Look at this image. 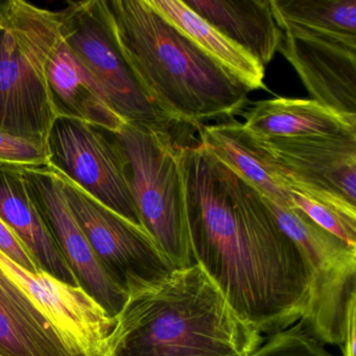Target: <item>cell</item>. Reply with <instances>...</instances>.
<instances>
[{
	"label": "cell",
	"instance_id": "obj_13",
	"mask_svg": "<svg viewBox=\"0 0 356 356\" xmlns=\"http://www.w3.org/2000/svg\"><path fill=\"white\" fill-rule=\"evenodd\" d=\"M280 51L312 101L356 120V47L283 33Z\"/></svg>",
	"mask_w": 356,
	"mask_h": 356
},
{
	"label": "cell",
	"instance_id": "obj_2",
	"mask_svg": "<svg viewBox=\"0 0 356 356\" xmlns=\"http://www.w3.org/2000/svg\"><path fill=\"white\" fill-rule=\"evenodd\" d=\"M120 53L152 105L195 130L241 113L250 89L164 19L147 0L106 1Z\"/></svg>",
	"mask_w": 356,
	"mask_h": 356
},
{
	"label": "cell",
	"instance_id": "obj_14",
	"mask_svg": "<svg viewBox=\"0 0 356 356\" xmlns=\"http://www.w3.org/2000/svg\"><path fill=\"white\" fill-rule=\"evenodd\" d=\"M0 220L22 241L39 270L80 286L49 232L22 168L0 166Z\"/></svg>",
	"mask_w": 356,
	"mask_h": 356
},
{
	"label": "cell",
	"instance_id": "obj_10",
	"mask_svg": "<svg viewBox=\"0 0 356 356\" xmlns=\"http://www.w3.org/2000/svg\"><path fill=\"white\" fill-rule=\"evenodd\" d=\"M57 172L72 213L99 264L128 295L175 270L143 228L124 220Z\"/></svg>",
	"mask_w": 356,
	"mask_h": 356
},
{
	"label": "cell",
	"instance_id": "obj_5",
	"mask_svg": "<svg viewBox=\"0 0 356 356\" xmlns=\"http://www.w3.org/2000/svg\"><path fill=\"white\" fill-rule=\"evenodd\" d=\"M60 26L58 12L12 0L0 29V131L47 145L58 120L47 67Z\"/></svg>",
	"mask_w": 356,
	"mask_h": 356
},
{
	"label": "cell",
	"instance_id": "obj_21",
	"mask_svg": "<svg viewBox=\"0 0 356 356\" xmlns=\"http://www.w3.org/2000/svg\"><path fill=\"white\" fill-rule=\"evenodd\" d=\"M289 193L293 207L303 212L321 228L332 233L351 247L356 248V216L316 201L297 191H289Z\"/></svg>",
	"mask_w": 356,
	"mask_h": 356
},
{
	"label": "cell",
	"instance_id": "obj_11",
	"mask_svg": "<svg viewBox=\"0 0 356 356\" xmlns=\"http://www.w3.org/2000/svg\"><path fill=\"white\" fill-rule=\"evenodd\" d=\"M24 172L49 232L81 289L115 318L128 301V293L99 264L72 213L57 170L47 165Z\"/></svg>",
	"mask_w": 356,
	"mask_h": 356
},
{
	"label": "cell",
	"instance_id": "obj_23",
	"mask_svg": "<svg viewBox=\"0 0 356 356\" xmlns=\"http://www.w3.org/2000/svg\"><path fill=\"white\" fill-rule=\"evenodd\" d=\"M51 165L47 143L0 131V166L15 168Z\"/></svg>",
	"mask_w": 356,
	"mask_h": 356
},
{
	"label": "cell",
	"instance_id": "obj_17",
	"mask_svg": "<svg viewBox=\"0 0 356 356\" xmlns=\"http://www.w3.org/2000/svg\"><path fill=\"white\" fill-rule=\"evenodd\" d=\"M199 140L220 161L234 170L264 199L291 207V197L276 164L234 118L197 129Z\"/></svg>",
	"mask_w": 356,
	"mask_h": 356
},
{
	"label": "cell",
	"instance_id": "obj_24",
	"mask_svg": "<svg viewBox=\"0 0 356 356\" xmlns=\"http://www.w3.org/2000/svg\"><path fill=\"white\" fill-rule=\"evenodd\" d=\"M0 250L30 272H42L39 270L36 262L34 261L26 247L22 245V241L1 220H0Z\"/></svg>",
	"mask_w": 356,
	"mask_h": 356
},
{
	"label": "cell",
	"instance_id": "obj_1",
	"mask_svg": "<svg viewBox=\"0 0 356 356\" xmlns=\"http://www.w3.org/2000/svg\"><path fill=\"white\" fill-rule=\"evenodd\" d=\"M181 149L183 205L195 264L259 332L302 320L309 270L261 195L195 137Z\"/></svg>",
	"mask_w": 356,
	"mask_h": 356
},
{
	"label": "cell",
	"instance_id": "obj_22",
	"mask_svg": "<svg viewBox=\"0 0 356 356\" xmlns=\"http://www.w3.org/2000/svg\"><path fill=\"white\" fill-rule=\"evenodd\" d=\"M249 356H331L324 345L300 321L285 330L270 334Z\"/></svg>",
	"mask_w": 356,
	"mask_h": 356
},
{
	"label": "cell",
	"instance_id": "obj_9",
	"mask_svg": "<svg viewBox=\"0 0 356 356\" xmlns=\"http://www.w3.org/2000/svg\"><path fill=\"white\" fill-rule=\"evenodd\" d=\"M47 147L51 166L99 203L143 228L126 156L114 137L111 140L103 129L87 122L59 118L51 129Z\"/></svg>",
	"mask_w": 356,
	"mask_h": 356
},
{
	"label": "cell",
	"instance_id": "obj_8",
	"mask_svg": "<svg viewBox=\"0 0 356 356\" xmlns=\"http://www.w3.org/2000/svg\"><path fill=\"white\" fill-rule=\"evenodd\" d=\"M61 17V37L76 59L104 89L126 122L166 124L129 70L116 42L106 0L70 3Z\"/></svg>",
	"mask_w": 356,
	"mask_h": 356
},
{
	"label": "cell",
	"instance_id": "obj_26",
	"mask_svg": "<svg viewBox=\"0 0 356 356\" xmlns=\"http://www.w3.org/2000/svg\"><path fill=\"white\" fill-rule=\"evenodd\" d=\"M11 5L12 0H7V1H1V0H0V29H1L3 22H5L6 17H7V14L8 12H9Z\"/></svg>",
	"mask_w": 356,
	"mask_h": 356
},
{
	"label": "cell",
	"instance_id": "obj_6",
	"mask_svg": "<svg viewBox=\"0 0 356 356\" xmlns=\"http://www.w3.org/2000/svg\"><path fill=\"white\" fill-rule=\"evenodd\" d=\"M174 124L126 122L112 135L126 156L143 228L174 268H184L195 262L183 205V143L170 131Z\"/></svg>",
	"mask_w": 356,
	"mask_h": 356
},
{
	"label": "cell",
	"instance_id": "obj_12",
	"mask_svg": "<svg viewBox=\"0 0 356 356\" xmlns=\"http://www.w3.org/2000/svg\"><path fill=\"white\" fill-rule=\"evenodd\" d=\"M253 138L276 164L287 191L310 197L337 195L356 206V137Z\"/></svg>",
	"mask_w": 356,
	"mask_h": 356
},
{
	"label": "cell",
	"instance_id": "obj_19",
	"mask_svg": "<svg viewBox=\"0 0 356 356\" xmlns=\"http://www.w3.org/2000/svg\"><path fill=\"white\" fill-rule=\"evenodd\" d=\"M147 3L250 90L266 89L264 66L191 11L183 0H147Z\"/></svg>",
	"mask_w": 356,
	"mask_h": 356
},
{
	"label": "cell",
	"instance_id": "obj_25",
	"mask_svg": "<svg viewBox=\"0 0 356 356\" xmlns=\"http://www.w3.org/2000/svg\"><path fill=\"white\" fill-rule=\"evenodd\" d=\"M356 298L352 299L346 320L345 332L341 348L343 356H355Z\"/></svg>",
	"mask_w": 356,
	"mask_h": 356
},
{
	"label": "cell",
	"instance_id": "obj_4",
	"mask_svg": "<svg viewBox=\"0 0 356 356\" xmlns=\"http://www.w3.org/2000/svg\"><path fill=\"white\" fill-rule=\"evenodd\" d=\"M116 326L86 291L0 250V356H110Z\"/></svg>",
	"mask_w": 356,
	"mask_h": 356
},
{
	"label": "cell",
	"instance_id": "obj_18",
	"mask_svg": "<svg viewBox=\"0 0 356 356\" xmlns=\"http://www.w3.org/2000/svg\"><path fill=\"white\" fill-rule=\"evenodd\" d=\"M183 3L264 67L278 51L283 32L273 15L270 0H183Z\"/></svg>",
	"mask_w": 356,
	"mask_h": 356
},
{
	"label": "cell",
	"instance_id": "obj_16",
	"mask_svg": "<svg viewBox=\"0 0 356 356\" xmlns=\"http://www.w3.org/2000/svg\"><path fill=\"white\" fill-rule=\"evenodd\" d=\"M49 89L58 118H72L115 134L126 124L107 95L76 59L61 37L47 67Z\"/></svg>",
	"mask_w": 356,
	"mask_h": 356
},
{
	"label": "cell",
	"instance_id": "obj_20",
	"mask_svg": "<svg viewBox=\"0 0 356 356\" xmlns=\"http://www.w3.org/2000/svg\"><path fill=\"white\" fill-rule=\"evenodd\" d=\"M284 34L356 47V0H270Z\"/></svg>",
	"mask_w": 356,
	"mask_h": 356
},
{
	"label": "cell",
	"instance_id": "obj_3",
	"mask_svg": "<svg viewBox=\"0 0 356 356\" xmlns=\"http://www.w3.org/2000/svg\"><path fill=\"white\" fill-rule=\"evenodd\" d=\"M264 343L195 264L129 293L110 356H249Z\"/></svg>",
	"mask_w": 356,
	"mask_h": 356
},
{
	"label": "cell",
	"instance_id": "obj_15",
	"mask_svg": "<svg viewBox=\"0 0 356 356\" xmlns=\"http://www.w3.org/2000/svg\"><path fill=\"white\" fill-rule=\"evenodd\" d=\"M245 128L261 140L309 137H356V120L312 99L276 97L256 103L245 114Z\"/></svg>",
	"mask_w": 356,
	"mask_h": 356
},
{
	"label": "cell",
	"instance_id": "obj_7",
	"mask_svg": "<svg viewBox=\"0 0 356 356\" xmlns=\"http://www.w3.org/2000/svg\"><path fill=\"white\" fill-rule=\"evenodd\" d=\"M262 199L299 248L309 270V299L300 321L323 345L341 347L350 303L356 298V248L321 228L297 208Z\"/></svg>",
	"mask_w": 356,
	"mask_h": 356
}]
</instances>
